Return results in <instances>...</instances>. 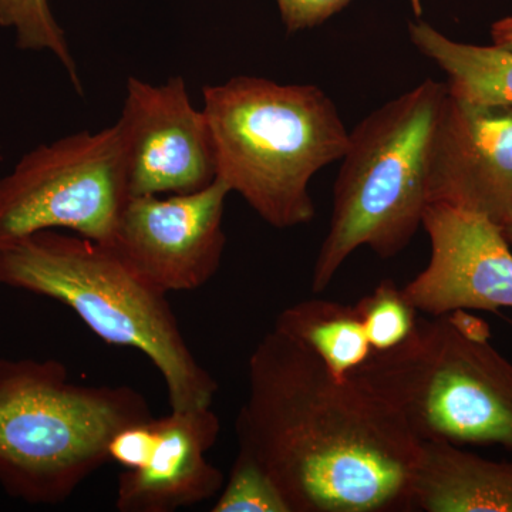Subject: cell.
<instances>
[{"label":"cell","instance_id":"7a4b0ae2","mask_svg":"<svg viewBox=\"0 0 512 512\" xmlns=\"http://www.w3.org/2000/svg\"><path fill=\"white\" fill-rule=\"evenodd\" d=\"M0 286L63 303L103 342L143 353L163 376L170 409L214 403L217 380L192 353L167 293L110 245L36 232L0 248Z\"/></svg>","mask_w":512,"mask_h":512},{"label":"cell","instance_id":"7402d4cb","mask_svg":"<svg viewBox=\"0 0 512 512\" xmlns=\"http://www.w3.org/2000/svg\"><path fill=\"white\" fill-rule=\"evenodd\" d=\"M503 232L505 238H507V241L510 242V245H512V220L504 225Z\"/></svg>","mask_w":512,"mask_h":512},{"label":"cell","instance_id":"ffe728a7","mask_svg":"<svg viewBox=\"0 0 512 512\" xmlns=\"http://www.w3.org/2000/svg\"><path fill=\"white\" fill-rule=\"evenodd\" d=\"M352 0H276L286 32L298 33L323 25Z\"/></svg>","mask_w":512,"mask_h":512},{"label":"cell","instance_id":"5b68a950","mask_svg":"<svg viewBox=\"0 0 512 512\" xmlns=\"http://www.w3.org/2000/svg\"><path fill=\"white\" fill-rule=\"evenodd\" d=\"M447 92V83L424 80L349 131L313 292L325 291L357 249L393 258L423 227L431 141Z\"/></svg>","mask_w":512,"mask_h":512},{"label":"cell","instance_id":"8992f818","mask_svg":"<svg viewBox=\"0 0 512 512\" xmlns=\"http://www.w3.org/2000/svg\"><path fill=\"white\" fill-rule=\"evenodd\" d=\"M392 404L420 441L512 451V363L470 311L419 316L409 338L352 373Z\"/></svg>","mask_w":512,"mask_h":512},{"label":"cell","instance_id":"277c9868","mask_svg":"<svg viewBox=\"0 0 512 512\" xmlns=\"http://www.w3.org/2000/svg\"><path fill=\"white\" fill-rule=\"evenodd\" d=\"M151 417L133 387L74 383L55 359L0 357V487L28 504H62L110 463L117 431Z\"/></svg>","mask_w":512,"mask_h":512},{"label":"cell","instance_id":"2e32d148","mask_svg":"<svg viewBox=\"0 0 512 512\" xmlns=\"http://www.w3.org/2000/svg\"><path fill=\"white\" fill-rule=\"evenodd\" d=\"M0 26L15 32L20 50L52 53L62 63L76 92L83 94L79 67L49 0H0Z\"/></svg>","mask_w":512,"mask_h":512},{"label":"cell","instance_id":"30bf717a","mask_svg":"<svg viewBox=\"0 0 512 512\" xmlns=\"http://www.w3.org/2000/svg\"><path fill=\"white\" fill-rule=\"evenodd\" d=\"M423 228L430 239L429 264L403 288L417 312L512 308V252L500 225L476 212L429 204Z\"/></svg>","mask_w":512,"mask_h":512},{"label":"cell","instance_id":"8fae6325","mask_svg":"<svg viewBox=\"0 0 512 512\" xmlns=\"http://www.w3.org/2000/svg\"><path fill=\"white\" fill-rule=\"evenodd\" d=\"M429 202L512 220V109L447 92L429 161Z\"/></svg>","mask_w":512,"mask_h":512},{"label":"cell","instance_id":"6da1fadb","mask_svg":"<svg viewBox=\"0 0 512 512\" xmlns=\"http://www.w3.org/2000/svg\"><path fill=\"white\" fill-rule=\"evenodd\" d=\"M235 431L292 512L412 511L421 441L402 414L278 330L249 356Z\"/></svg>","mask_w":512,"mask_h":512},{"label":"cell","instance_id":"44dd1931","mask_svg":"<svg viewBox=\"0 0 512 512\" xmlns=\"http://www.w3.org/2000/svg\"><path fill=\"white\" fill-rule=\"evenodd\" d=\"M493 45L512 53V15L500 19L491 26Z\"/></svg>","mask_w":512,"mask_h":512},{"label":"cell","instance_id":"e0dca14e","mask_svg":"<svg viewBox=\"0 0 512 512\" xmlns=\"http://www.w3.org/2000/svg\"><path fill=\"white\" fill-rule=\"evenodd\" d=\"M373 352H384L409 338L416 326L417 309L392 279H383L355 305Z\"/></svg>","mask_w":512,"mask_h":512},{"label":"cell","instance_id":"3957f363","mask_svg":"<svg viewBox=\"0 0 512 512\" xmlns=\"http://www.w3.org/2000/svg\"><path fill=\"white\" fill-rule=\"evenodd\" d=\"M217 178L278 229L315 218L312 178L342 160L349 131L315 84L237 76L202 89Z\"/></svg>","mask_w":512,"mask_h":512},{"label":"cell","instance_id":"5bb4252c","mask_svg":"<svg viewBox=\"0 0 512 512\" xmlns=\"http://www.w3.org/2000/svg\"><path fill=\"white\" fill-rule=\"evenodd\" d=\"M410 42L447 74L458 99L512 109V53L498 46L456 42L424 20L409 23Z\"/></svg>","mask_w":512,"mask_h":512},{"label":"cell","instance_id":"52a82bcc","mask_svg":"<svg viewBox=\"0 0 512 512\" xmlns=\"http://www.w3.org/2000/svg\"><path fill=\"white\" fill-rule=\"evenodd\" d=\"M128 197L117 124L42 144L0 178V248L47 229L111 245Z\"/></svg>","mask_w":512,"mask_h":512},{"label":"cell","instance_id":"7c38bea8","mask_svg":"<svg viewBox=\"0 0 512 512\" xmlns=\"http://www.w3.org/2000/svg\"><path fill=\"white\" fill-rule=\"evenodd\" d=\"M156 441L143 466L123 470L117 483L120 512H174L220 494L224 473L207 454L220 437V417L211 407L170 409L154 417Z\"/></svg>","mask_w":512,"mask_h":512},{"label":"cell","instance_id":"4fadbf2b","mask_svg":"<svg viewBox=\"0 0 512 512\" xmlns=\"http://www.w3.org/2000/svg\"><path fill=\"white\" fill-rule=\"evenodd\" d=\"M412 511L512 512V461L490 460L443 441H421Z\"/></svg>","mask_w":512,"mask_h":512},{"label":"cell","instance_id":"ba28073f","mask_svg":"<svg viewBox=\"0 0 512 512\" xmlns=\"http://www.w3.org/2000/svg\"><path fill=\"white\" fill-rule=\"evenodd\" d=\"M130 197L187 194L217 180L210 124L183 76L163 84L128 77L119 120Z\"/></svg>","mask_w":512,"mask_h":512},{"label":"cell","instance_id":"9a60e30c","mask_svg":"<svg viewBox=\"0 0 512 512\" xmlns=\"http://www.w3.org/2000/svg\"><path fill=\"white\" fill-rule=\"evenodd\" d=\"M274 329L311 350L339 379L359 369L372 355L355 305L309 299L279 313Z\"/></svg>","mask_w":512,"mask_h":512},{"label":"cell","instance_id":"ac0fdd59","mask_svg":"<svg viewBox=\"0 0 512 512\" xmlns=\"http://www.w3.org/2000/svg\"><path fill=\"white\" fill-rule=\"evenodd\" d=\"M211 511L292 512L274 477L241 447Z\"/></svg>","mask_w":512,"mask_h":512},{"label":"cell","instance_id":"d6986e66","mask_svg":"<svg viewBox=\"0 0 512 512\" xmlns=\"http://www.w3.org/2000/svg\"><path fill=\"white\" fill-rule=\"evenodd\" d=\"M156 441L154 417L130 424L114 434L109 444L110 463L120 464L123 470L143 466Z\"/></svg>","mask_w":512,"mask_h":512},{"label":"cell","instance_id":"9c48e42d","mask_svg":"<svg viewBox=\"0 0 512 512\" xmlns=\"http://www.w3.org/2000/svg\"><path fill=\"white\" fill-rule=\"evenodd\" d=\"M229 194L217 178L187 194L128 197L110 247L167 295L200 289L221 266Z\"/></svg>","mask_w":512,"mask_h":512}]
</instances>
